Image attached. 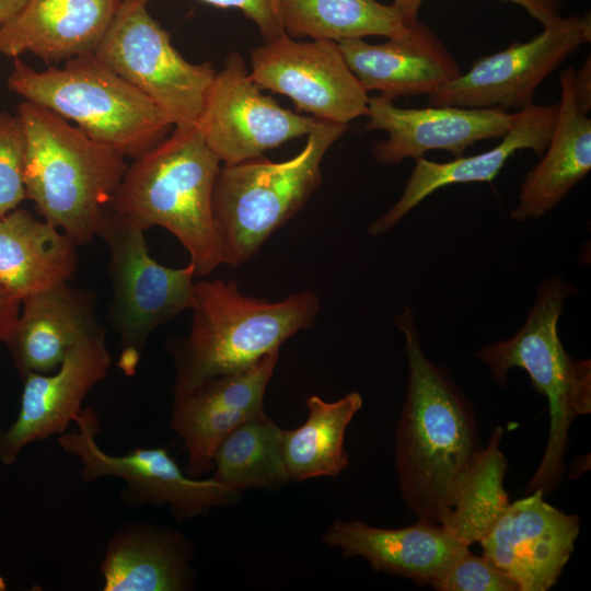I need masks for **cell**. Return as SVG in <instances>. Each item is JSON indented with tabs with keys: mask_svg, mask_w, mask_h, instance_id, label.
<instances>
[{
	"mask_svg": "<svg viewBox=\"0 0 591 591\" xmlns=\"http://www.w3.org/2000/svg\"><path fill=\"white\" fill-rule=\"evenodd\" d=\"M213 479L233 491L278 490L290 483L282 457V428L262 413L232 430L213 457Z\"/></svg>",
	"mask_w": 591,
	"mask_h": 591,
	"instance_id": "83f0119b",
	"label": "cell"
},
{
	"mask_svg": "<svg viewBox=\"0 0 591 591\" xmlns=\"http://www.w3.org/2000/svg\"><path fill=\"white\" fill-rule=\"evenodd\" d=\"M347 129L348 125L323 120L288 160L260 155L220 167L212 209L223 264H245L304 207L321 184L324 155Z\"/></svg>",
	"mask_w": 591,
	"mask_h": 591,
	"instance_id": "52a82bcc",
	"label": "cell"
},
{
	"mask_svg": "<svg viewBox=\"0 0 591 591\" xmlns=\"http://www.w3.org/2000/svg\"><path fill=\"white\" fill-rule=\"evenodd\" d=\"M0 55H1V53H0Z\"/></svg>",
	"mask_w": 591,
	"mask_h": 591,
	"instance_id": "74e56055",
	"label": "cell"
},
{
	"mask_svg": "<svg viewBox=\"0 0 591 591\" xmlns=\"http://www.w3.org/2000/svg\"><path fill=\"white\" fill-rule=\"evenodd\" d=\"M193 321L187 337L171 352L175 376L173 395L200 383L242 371L311 327L321 310L311 290L280 301L244 294L234 280L195 282Z\"/></svg>",
	"mask_w": 591,
	"mask_h": 591,
	"instance_id": "7a4b0ae2",
	"label": "cell"
},
{
	"mask_svg": "<svg viewBox=\"0 0 591 591\" xmlns=\"http://www.w3.org/2000/svg\"><path fill=\"white\" fill-rule=\"evenodd\" d=\"M121 0H25L0 24V53L32 54L45 62L94 54Z\"/></svg>",
	"mask_w": 591,
	"mask_h": 591,
	"instance_id": "44dd1931",
	"label": "cell"
},
{
	"mask_svg": "<svg viewBox=\"0 0 591 591\" xmlns=\"http://www.w3.org/2000/svg\"><path fill=\"white\" fill-rule=\"evenodd\" d=\"M74 242L62 231L16 208L0 218V285L22 299L72 278Z\"/></svg>",
	"mask_w": 591,
	"mask_h": 591,
	"instance_id": "d4e9b609",
	"label": "cell"
},
{
	"mask_svg": "<svg viewBox=\"0 0 591 591\" xmlns=\"http://www.w3.org/2000/svg\"><path fill=\"white\" fill-rule=\"evenodd\" d=\"M111 362L103 332L73 346L54 374H25L18 417L0 430V462L12 465L28 443L66 432L89 392L106 378Z\"/></svg>",
	"mask_w": 591,
	"mask_h": 591,
	"instance_id": "9a60e30c",
	"label": "cell"
},
{
	"mask_svg": "<svg viewBox=\"0 0 591 591\" xmlns=\"http://www.w3.org/2000/svg\"><path fill=\"white\" fill-rule=\"evenodd\" d=\"M21 310V299L0 285V341L12 334Z\"/></svg>",
	"mask_w": 591,
	"mask_h": 591,
	"instance_id": "836d02e7",
	"label": "cell"
},
{
	"mask_svg": "<svg viewBox=\"0 0 591 591\" xmlns=\"http://www.w3.org/2000/svg\"><path fill=\"white\" fill-rule=\"evenodd\" d=\"M502 433L497 426L462 478L450 513L441 523L468 546L478 543L510 505L503 487L508 464L500 450Z\"/></svg>",
	"mask_w": 591,
	"mask_h": 591,
	"instance_id": "f1b7e54d",
	"label": "cell"
},
{
	"mask_svg": "<svg viewBox=\"0 0 591 591\" xmlns=\"http://www.w3.org/2000/svg\"><path fill=\"white\" fill-rule=\"evenodd\" d=\"M8 88L23 101L73 123L93 140L137 159L164 140L174 126L143 93L95 54L36 70L14 58Z\"/></svg>",
	"mask_w": 591,
	"mask_h": 591,
	"instance_id": "8992f818",
	"label": "cell"
},
{
	"mask_svg": "<svg viewBox=\"0 0 591 591\" xmlns=\"http://www.w3.org/2000/svg\"><path fill=\"white\" fill-rule=\"evenodd\" d=\"M7 589V583L4 578L0 575V591H3Z\"/></svg>",
	"mask_w": 591,
	"mask_h": 591,
	"instance_id": "8d00e7d4",
	"label": "cell"
},
{
	"mask_svg": "<svg viewBox=\"0 0 591 591\" xmlns=\"http://www.w3.org/2000/svg\"><path fill=\"white\" fill-rule=\"evenodd\" d=\"M278 358L279 350L273 351L242 371L207 380L174 396L170 425L184 442L188 476L212 472L222 440L265 412L264 397Z\"/></svg>",
	"mask_w": 591,
	"mask_h": 591,
	"instance_id": "2e32d148",
	"label": "cell"
},
{
	"mask_svg": "<svg viewBox=\"0 0 591 591\" xmlns=\"http://www.w3.org/2000/svg\"><path fill=\"white\" fill-rule=\"evenodd\" d=\"M251 79L288 96L314 118L348 125L366 116L369 95L347 66L337 42H302L287 34L251 53Z\"/></svg>",
	"mask_w": 591,
	"mask_h": 591,
	"instance_id": "4fadbf2b",
	"label": "cell"
},
{
	"mask_svg": "<svg viewBox=\"0 0 591 591\" xmlns=\"http://www.w3.org/2000/svg\"><path fill=\"white\" fill-rule=\"evenodd\" d=\"M95 56L150 99L174 127L198 126L216 76L209 63H192L153 19L148 0H121Z\"/></svg>",
	"mask_w": 591,
	"mask_h": 591,
	"instance_id": "9c48e42d",
	"label": "cell"
},
{
	"mask_svg": "<svg viewBox=\"0 0 591 591\" xmlns=\"http://www.w3.org/2000/svg\"><path fill=\"white\" fill-rule=\"evenodd\" d=\"M218 8H235L255 23L265 43L285 33L280 19V0H201Z\"/></svg>",
	"mask_w": 591,
	"mask_h": 591,
	"instance_id": "1f68e13d",
	"label": "cell"
},
{
	"mask_svg": "<svg viewBox=\"0 0 591 591\" xmlns=\"http://www.w3.org/2000/svg\"><path fill=\"white\" fill-rule=\"evenodd\" d=\"M76 431L59 434L60 448L78 457L84 483L114 476L124 480L120 501L127 507L167 506L177 521L208 514L241 499L212 477L198 479L182 471L167 448H136L125 454L105 452L97 443L101 420L93 407L83 408L76 421Z\"/></svg>",
	"mask_w": 591,
	"mask_h": 591,
	"instance_id": "30bf717a",
	"label": "cell"
},
{
	"mask_svg": "<svg viewBox=\"0 0 591 591\" xmlns=\"http://www.w3.org/2000/svg\"><path fill=\"white\" fill-rule=\"evenodd\" d=\"M405 337L408 384L395 433V467L407 508L441 524L482 450L474 408L443 368L425 355L410 306L395 318Z\"/></svg>",
	"mask_w": 591,
	"mask_h": 591,
	"instance_id": "6da1fadb",
	"label": "cell"
},
{
	"mask_svg": "<svg viewBox=\"0 0 591 591\" xmlns=\"http://www.w3.org/2000/svg\"><path fill=\"white\" fill-rule=\"evenodd\" d=\"M193 544L178 531L127 522L109 538L100 572L104 591H183L194 582Z\"/></svg>",
	"mask_w": 591,
	"mask_h": 591,
	"instance_id": "cb8c5ba5",
	"label": "cell"
},
{
	"mask_svg": "<svg viewBox=\"0 0 591 591\" xmlns=\"http://www.w3.org/2000/svg\"><path fill=\"white\" fill-rule=\"evenodd\" d=\"M573 67L559 74L560 101L552 138L541 161L525 175L514 221L538 219L556 207L591 170V119L572 90Z\"/></svg>",
	"mask_w": 591,
	"mask_h": 591,
	"instance_id": "603a6c76",
	"label": "cell"
},
{
	"mask_svg": "<svg viewBox=\"0 0 591 591\" xmlns=\"http://www.w3.org/2000/svg\"><path fill=\"white\" fill-rule=\"evenodd\" d=\"M590 39L589 12L561 16L528 42L479 57L468 71L428 95V104L518 112L534 104L540 84Z\"/></svg>",
	"mask_w": 591,
	"mask_h": 591,
	"instance_id": "8fae6325",
	"label": "cell"
},
{
	"mask_svg": "<svg viewBox=\"0 0 591 591\" xmlns=\"http://www.w3.org/2000/svg\"><path fill=\"white\" fill-rule=\"evenodd\" d=\"M521 5L543 27L554 25L560 18L561 0H502ZM424 0H393L391 3L406 25L418 21Z\"/></svg>",
	"mask_w": 591,
	"mask_h": 591,
	"instance_id": "d6a6232c",
	"label": "cell"
},
{
	"mask_svg": "<svg viewBox=\"0 0 591 591\" xmlns=\"http://www.w3.org/2000/svg\"><path fill=\"white\" fill-rule=\"evenodd\" d=\"M361 407L358 392L335 402L308 397L306 420L300 427L282 429V457L291 482L337 476L349 465L345 432Z\"/></svg>",
	"mask_w": 591,
	"mask_h": 591,
	"instance_id": "484cf974",
	"label": "cell"
},
{
	"mask_svg": "<svg viewBox=\"0 0 591 591\" xmlns=\"http://www.w3.org/2000/svg\"><path fill=\"white\" fill-rule=\"evenodd\" d=\"M285 33L292 38L333 40L405 35L406 25L392 4L376 0H280Z\"/></svg>",
	"mask_w": 591,
	"mask_h": 591,
	"instance_id": "4316f807",
	"label": "cell"
},
{
	"mask_svg": "<svg viewBox=\"0 0 591 591\" xmlns=\"http://www.w3.org/2000/svg\"><path fill=\"white\" fill-rule=\"evenodd\" d=\"M339 50L363 89L379 91L395 100L399 96L430 95L461 74L455 58L424 23L385 43L363 38L337 43Z\"/></svg>",
	"mask_w": 591,
	"mask_h": 591,
	"instance_id": "ffe728a7",
	"label": "cell"
},
{
	"mask_svg": "<svg viewBox=\"0 0 591 591\" xmlns=\"http://www.w3.org/2000/svg\"><path fill=\"white\" fill-rule=\"evenodd\" d=\"M367 130H384L387 139L372 147L380 164H397L443 150L461 158L480 140L502 138L514 113L500 108H466L452 105L404 108L383 95L369 99Z\"/></svg>",
	"mask_w": 591,
	"mask_h": 591,
	"instance_id": "e0dca14e",
	"label": "cell"
},
{
	"mask_svg": "<svg viewBox=\"0 0 591 591\" xmlns=\"http://www.w3.org/2000/svg\"><path fill=\"white\" fill-rule=\"evenodd\" d=\"M144 231L108 209L96 236L108 247V276L113 299L108 320L120 340L117 366L132 376L150 335L162 324L190 310L195 297V268L159 264L150 256Z\"/></svg>",
	"mask_w": 591,
	"mask_h": 591,
	"instance_id": "ba28073f",
	"label": "cell"
},
{
	"mask_svg": "<svg viewBox=\"0 0 591 591\" xmlns=\"http://www.w3.org/2000/svg\"><path fill=\"white\" fill-rule=\"evenodd\" d=\"M220 163L198 126L174 127L127 167L109 209L143 230L166 229L206 276L223 264L212 209Z\"/></svg>",
	"mask_w": 591,
	"mask_h": 591,
	"instance_id": "3957f363",
	"label": "cell"
},
{
	"mask_svg": "<svg viewBox=\"0 0 591 591\" xmlns=\"http://www.w3.org/2000/svg\"><path fill=\"white\" fill-rule=\"evenodd\" d=\"M438 591H519L517 583L470 548L432 586Z\"/></svg>",
	"mask_w": 591,
	"mask_h": 591,
	"instance_id": "4dcf8cb0",
	"label": "cell"
},
{
	"mask_svg": "<svg viewBox=\"0 0 591 591\" xmlns=\"http://www.w3.org/2000/svg\"><path fill=\"white\" fill-rule=\"evenodd\" d=\"M542 489L510 503L478 542L483 556L519 591H546L560 577L579 535V517L544 500Z\"/></svg>",
	"mask_w": 591,
	"mask_h": 591,
	"instance_id": "5bb4252c",
	"label": "cell"
},
{
	"mask_svg": "<svg viewBox=\"0 0 591 591\" xmlns=\"http://www.w3.org/2000/svg\"><path fill=\"white\" fill-rule=\"evenodd\" d=\"M25 187L37 212L77 246L89 244L127 171L125 157L54 112L22 101Z\"/></svg>",
	"mask_w": 591,
	"mask_h": 591,
	"instance_id": "277c9868",
	"label": "cell"
},
{
	"mask_svg": "<svg viewBox=\"0 0 591 591\" xmlns=\"http://www.w3.org/2000/svg\"><path fill=\"white\" fill-rule=\"evenodd\" d=\"M25 0H0V24L12 18Z\"/></svg>",
	"mask_w": 591,
	"mask_h": 591,
	"instance_id": "d590c367",
	"label": "cell"
},
{
	"mask_svg": "<svg viewBox=\"0 0 591 591\" xmlns=\"http://www.w3.org/2000/svg\"><path fill=\"white\" fill-rule=\"evenodd\" d=\"M572 90L577 102L589 113L591 109V59L588 56L579 70L575 69Z\"/></svg>",
	"mask_w": 591,
	"mask_h": 591,
	"instance_id": "e575fe53",
	"label": "cell"
},
{
	"mask_svg": "<svg viewBox=\"0 0 591 591\" xmlns=\"http://www.w3.org/2000/svg\"><path fill=\"white\" fill-rule=\"evenodd\" d=\"M322 121L263 94L242 57L231 53L207 91L198 127L219 161L232 165L308 136Z\"/></svg>",
	"mask_w": 591,
	"mask_h": 591,
	"instance_id": "7c38bea8",
	"label": "cell"
},
{
	"mask_svg": "<svg viewBox=\"0 0 591 591\" xmlns=\"http://www.w3.org/2000/svg\"><path fill=\"white\" fill-rule=\"evenodd\" d=\"M103 332L95 293L65 281L22 299L5 344L24 376L53 372L73 346Z\"/></svg>",
	"mask_w": 591,
	"mask_h": 591,
	"instance_id": "7402d4cb",
	"label": "cell"
},
{
	"mask_svg": "<svg viewBox=\"0 0 591 591\" xmlns=\"http://www.w3.org/2000/svg\"><path fill=\"white\" fill-rule=\"evenodd\" d=\"M558 103L532 104L514 112L508 132L493 149L476 155L455 158L439 163L416 159L402 196L380 218L368 227V234L379 236L395 227L408 212L440 188L454 184L490 183L518 150H532L542 157L555 128Z\"/></svg>",
	"mask_w": 591,
	"mask_h": 591,
	"instance_id": "d6986e66",
	"label": "cell"
},
{
	"mask_svg": "<svg viewBox=\"0 0 591 591\" xmlns=\"http://www.w3.org/2000/svg\"><path fill=\"white\" fill-rule=\"evenodd\" d=\"M578 289L563 278L549 277L536 289L525 322L511 338L485 345L474 352L499 386L511 368L523 369L534 390L546 396L549 436L530 490L549 494L560 482L568 432L572 421L591 412V363L573 358L563 346L558 322L565 300Z\"/></svg>",
	"mask_w": 591,
	"mask_h": 591,
	"instance_id": "5b68a950",
	"label": "cell"
},
{
	"mask_svg": "<svg viewBox=\"0 0 591 591\" xmlns=\"http://www.w3.org/2000/svg\"><path fill=\"white\" fill-rule=\"evenodd\" d=\"M322 541L339 548L345 558H364L375 571L431 587L470 548L443 525L422 520L402 529H381L337 519Z\"/></svg>",
	"mask_w": 591,
	"mask_h": 591,
	"instance_id": "ac0fdd59",
	"label": "cell"
},
{
	"mask_svg": "<svg viewBox=\"0 0 591 591\" xmlns=\"http://www.w3.org/2000/svg\"><path fill=\"white\" fill-rule=\"evenodd\" d=\"M26 199L25 138L19 116L0 113V218Z\"/></svg>",
	"mask_w": 591,
	"mask_h": 591,
	"instance_id": "f546056e",
	"label": "cell"
}]
</instances>
